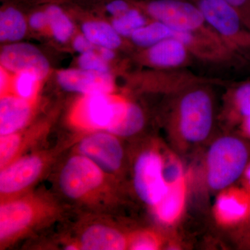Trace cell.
Listing matches in <instances>:
<instances>
[{
	"label": "cell",
	"mask_w": 250,
	"mask_h": 250,
	"mask_svg": "<svg viewBox=\"0 0 250 250\" xmlns=\"http://www.w3.org/2000/svg\"><path fill=\"white\" fill-rule=\"evenodd\" d=\"M99 54L100 57L106 61V62H110L114 58L115 53L113 49L104 48V47H99Z\"/></svg>",
	"instance_id": "obj_32"
},
{
	"label": "cell",
	"mask_w": 250,
	"mask_h": 250,
	"mask_svg": "<svg viewBox=\"0 0 250 250\" xmlns=\"http://www.w3.org/2000/svg\"><path fill=\"white\" fill-rule=\"evenodd\" d=\"M69 146L58 145L24 154L1 168L0 201L30 192L47 175Z\"/></svg>",
	"instance_id": "obj_4"
},
{
	"label": "cell",
	"mask_w": 250,
	"mask_h": 250,
	"mask_svg": "<svg viewBox=\"0 0 250 250\" xmlns=\"http://www.w3.org/2000/svg\"><path fill=\"white\" fill-rule=\"evenodd\" d=\"M236 11L250 31V0H224Z\"/></svg>",
	"instance_id": "obj_28"
},
{
	"label": "cell",
	"mask_w": 250,
	"mask_h": 250,
	"mask_svg": "<svg viewBox=\"0 0 250 250\" xmlns=\"http://www.w3.org/2000/svg\"><path fill=\"white\" fill-rule=\"evenodd\" d=\"M230 116L241 119L250 114V80L241 82L229 90L227 95Z\"/></svg>",
	"instance_id": "obj_20"
},
{
	"label": "cell",
	"mask_w": 250,
	"mask_h": 250,
	"mask_svg": "<svg viewBox=\"0 0 250 250\" xmlns=\"http://www.w3.org/2000/svg\"><path fill=\"white\" fill-rule=\"evenodd\" d=\"M0 202L1 250L45 229L66 214V206L47 192H28Z\"/></svg>",
	"instance_id": "obj_2"
},
{
	"label": "cell",
	"mask_w": 250,
	"mask_h": 250,
	"mask_svg": "<svg viewBox=\"0 0 250 250\" xmlns=\"http://www.w3.org/2000/svg\"><path fill=\"white\" fill-rule=\"evenodd\" d=\"M134 6L128 0H113L106 6V11L113 17L124 14Z\"/></svg>",
	"instance_id": "obj_29"
},
{
	"label": "cell",
	"mask_w": 250,
	"mask_h": 250,
	"mask_svg": "<svg viewBox=\"0 0 250 250\" xmlns=\"http://www.w3.org/2000/svg\"><path fill=\"white\" fill-rule=\"evenodd\" d=\"M29 24L35 30H41L48 24V18L45 11H36L29 18Z\"/></svg>",
	"instance_id": "obj_30"
},
{
	"label": "cell",
	"mask_w": 250,
	"mask_h": 250,
	"mask_svg": "<svg viewBox=\"0 0 250 250\" xmlns=\"http://www.w3.org/2000/svg\"><path fill=\"white\" fill-rule=\"evenodd\" d=\"M134 5L150 19L174 30L200 33L223 41L207 24L195 5L189 0H148Z\"/></svg>",
	"instance_id": "obj_8"
},
{
	"label": "cell",
	"mask_w": 250,
	"mask_h": 250,
	"mask_svg": "<svg viewBox=\"0 0 250 250\" xmlns=\"http://www.w3.org/2000/svg\"><path fill=\"white\" fill-rule=\"evenodd\" d=\"M248 212V205L233 192H224L215 205V213L221 223L231 224L241 220Z\"/></svg>",
	"instance_id": "obj_19"
},
{
	"label": "cell",
	"mask_w": 250,
	"mask_h": 250,
	"mask_svg": "<svg viewBox=\"0 0 250 250\" xmlns=\"http://www.w3.org/2000/svg\"><path fill=\"white\" fill-rule=\"evenodd\" d=\"M27 31V23L21 11L7 6L0 13V40L16 42L21 41Z\"/></svg>",
	"instance_id": "obj_18"
},
{
	"label": "cell",
	"mask_w": 250,
	"mask_h": 250,
	"mask_svg": "<svg viewBox=\"0 0 250 250\" xmlns=\"http://www.w3.org/2000/svg\"><path fill=\"white\" fill-rule=\"evenodd\" d=\"M1 67L6 71L35 73L40 80L49 71V64L44 54L35 46L26 42H14L3 47L0 55Z\"/></svg>",
	"instance_id": "obj_12"
},
{
	"label": "cell",
	"mask_w": 250,
	"mask_h": 250,
	"mask_svg": "<svg viewBox=\"0 0 250 250\" xmlns=\"http://www.w3.org/2000/svg\"><path fill=\"white\" fill-rule=\"evenodd\" d=\"M76 236L69 240L65 250H123L129 249L131 237L104 220H94L82 224Z\"/></svg>",
	"instance_id": "obj_11"
},
{
	"label": "cell",
	"mask_w": 250,
	"mask_h": 250,
	"mask_svg": "<svg viewBox=\"0 0 250 250\" xmlns=\"http://www.w3.org/2000/svg\"><path fill=\"white\" fill-rule=\"evenodd\" d=\"M210 81L189 85L178 93L171 114V124L185 141H205L214 121V104Z\"/></svg>",
	"instance_id": "obj_3"
},
{
	"label": "cell",
	"mask_w": 250,
	"mask_h": 250,
	"mask_svg": "<svg viewBox=\"0 0 250 250\" xmlns=\"http://www.w3.org/2000/svg\"><path fill=\"white\" fill-rule=\"evenodd\" d=\"M129 102L111 94L85 95L72 110L70 121L78 129L111 133L123 119Z\"/></svg>",
	"instance_id": "obj_6"
},
{
	"label": "cell",
	"mask_w": 250,
	"mask_h": 250,
	"mask_svg": "<svg viewBox=\"0 0 250 250\" xmlns=\"http://www.w3.org/2000/svg\"><path fill=\"white\" fill-rule=\"evenodd\" d=\"M9 78H8L6 70L3 67H1V71H0V89H1V95L4 94L5 90L8 86L9 83Z\"/></svg>",
	"instance_id": "obj_33"
},
{
	"label": "cell",
	"mask_w": 250,
	"mask_h": 250,
	"mask_svg": "<svg viewBox=\"0 0 250 250\" xmlns=\"http://www.w3.org/2000/svg\"><path fill=\"white\" fill-rule=\"evenodd\" d=\"M30 100L4 94L0 100V136L14 134L27 126L32 115Z\"/></svg>",
	"instance_id": "obj_15"
},
{
	"label": "cell",
	"mask_w": 250,
	"mask_h": 250,
	"mask_svg": "<svg viewBox=\"0 0 250 250\" xmlns=\"http://www.w3.org/2000/svg\"><path fill=\"white\" fill-rule=\"evenodd\" d=\"M159 238L151 231H144L131 235L129 250H154L159 249Z\"/></svg>",
	"instance_id": "obj_26"
},
{
	"label": "cell",
	"mask_w": 250,
	"mask_h": 250,
	"mask_svg": "<svg viewBox=\"0 0 250 250\" xmlns=\"http://www.w3.org/2000/svg\"><path fill=\"white\" fill-rule=\"evenodd\" d=\"M115 177L75 152L62 162L57 177L59 193L69 203L90 213H108L116 202Z\"/></svg>",
	"instance_id": "obj_1"
},
{
	"label": "cell",
	"mask_w": 250,
	"mask_h": 250,
	"mask_svg": "<svg viewBox=\"0 0 250 250\" xmlns=\"http://www.w3.org/2000/svg\"><path fill=\"white\" fill-rule=\"evenodd\" d=\"M242 125L244 131L250 136V114L242 120Z\"/></svg>",
	"instance_id": "obj_34"
},
{
	"label": "cell",
	"mask_w": 250,
	"mask_h": 250,
	"mask_svg": "<svg viewBox=\"0 0 250 250\" xmlns=\"http://www.w3.org/2000/svg\"><path fill=\"white\" fill-rule=\"evenodd\" d=\"M151 20L134 5L124 14L114 17L111 24L122 37L130 38L135 31L146 25Z\"/></svg>",
	"instance_id": "obj_22"
},
{
	"label": "cell",
	"mask_w": 250,
	"mask_h": 250,
	"mask_svg": "<svg viewBox=\"0 0 250 250\" xmlns=\"http://www.w3.org/2000/svg\"><path fill=\"white\" fill-rule=\"evenodd\" d=\"M39 81L40 79L34 72L25 71L16 74L14 82L15 95L31 101L35 95Z\"/></svg>",
	"instance_id": "obj_25"
},
{
	"label": "cell",
	"mask_w": 250,
	"mask_h": 250,
	"mask_svg": "<svg viewBox=\"0 0 250 250\" xmlns=\"http://www.w3.org/2000/svg\"><path fill=\"white\" fill-rule=\"evenodd\" d=\"M229 48L244 62L250 60V31L224 0H189Z\"/></svg>",
	"instance_id": "obj_5"
},
{
	"label": "cell",
	"mask_w": 250,
	"mask_h": 250,
	"mask_svg": "<svg viewBox=\"0 0 250 250\" xmlns=\"http://www.w3.org/2000/svg\"><path fill=\"white\" fill-rule=\"evenodd\" d=\"M57 80L64 90L84 95L111 94L114 88V82L109 72L102 73L81 68L70 69L59 72Z\"/></svg>",
	"instance_id": "obj_13"
},
{
	"label": "cell",
	"mask_w": 250,
	"mask_h": 250,
	"mask_svg": "<svg viewBox=\"0 0 250 250\" xmlns=\"http://www.w3.org/2000/svg\"><path fill=\"white\" fill-rule=\"evenodd\" d=\"M144 49L146 62L159 70L185 69L195 60L183 42L174 38L164 39Z\"/></svg>",
	"instance_id": "obj_14"
},
{
	"label": "cell",
	"mask_w": 250,
	"mask_h": 250,
	"mask_svg": "<svg viewBox=\"0 0 250 250\" xmlns=\"http://www.w3.org/2000/svg\"><path fill=\"white\" fill-rule=\"evenodd\" d=\"M75 152L88 158L113 177L120 173L124 162V149L118 136L106 131L87 134L77 143Z\"/></svg>",
	"instance_id": "obj_10"
},
{
	"label": "cell",
	"mask_w": 250,
	"mask_h": 250,
	"mask_svg": "<svg viewBox=\"0 0 250 250\" xmlns=\"http://www.w3.org/2000/svg\"><path fill=\"white\" fill-rule=\"evenodd\" d=\"M82 33L98 47L116 49L122 44V36L112 24L104 21H88L82 25Z\"/></svg>",
	"instance_id": "obj_17"
},
{
	"label": "cell",
	"mask_w": 250,
	"mask_h": 250,
	"mask_svg": "<svg viewBox=\"0 0 250 250\" xmlns=\"http://www.w3.org/2000/svg\"><path fill=\"white\" fill-rule=\"evenodd\" d=\"M185 184L182 176L171 181L165 196L154 207L158 218L165 223H172L182 213L185 202Z\"/></svg>",
	"instance_id": "obj_16"
},
{
	"label": "cell",
	"mask_w": 250,
	"mask_h": 250,
	"mask_svg": "<svg viewBox=\"0 0 250 250\" xmlns=\"http://www.w3.org/2000/svg\"><path fill=\"white\" fill-rule=\"evenodd\" d=\"M248 149L241 140L225 136L210 146L207 155V181L214 190H223L239 178L246 169Z\"/></svg>",
	"instance_id": "obj_7"
},
{
	"label": "cell",
	"mask_w": 250,
	"mask_h": 250,
	"mask_svg": "<svg viewBox=\"0 0 250 250\" xmlns=\"http://www.w3.org/2000/svg\"><path fill=\"white\" fill-rule=\"evenodd\" d=\"M145 125V115L142 108L136 104L129 102L123 119L111 134L118 137H129L139 133Z\"/></svg>",
	"instance_id": "obj_24"
},
{
	"label": "cell",
	"mask_w": 250,
	"mask_h": 250,
	"mask_svg": "<svg viewBox=\"0 0 250 250\" xmlns=\"http://www.w3.org/2000/svg\"><path fill=\"white\" fill-rule=\"evenodd\" d=\"M95 46L84 35L76 36L73 41V47L81 54L95 51Z\"/></svg>",
	"instance_id": "obj_31"
},
{
	"label": "cell",
	"mask_w": 250,
	"mask_h": 250,
	"mask_svg": "<svg viewBox=\"0 0 250 250\" xmlns=\"http://www.w3.org/2000/svg\"><path fill=\"white\" fill-rule=\"evenodd\" d=\"M79 66L83 70L102 73L109 72L108 62L104 60L100 54L95 52H88L82 54L78 59Z\"/></svg>",
	"instance_id": "obj_27"
},
{
	"label": "cell",
	"mask_w": 250,
	"mask_h": 250,
	"mask_svg": "<svg viewBox=\"0 0 250 250\" xmlns=\"http://www.w3.org/2000/svg\"><path fill=\"white\" fill-rule=\"evenodd\" d=\"M170 28L158 21L151 20L146 25L135 31L130 37L134 45L147 48L170 38Z\"/></svg>",
	"instance_id": "obj_21"
},
{
	"label": "cell",
	"mask_w": 250,
	"mask_h": 250,
	"mask_svg": "<svg viewBox=\"0 0 250 250\" xmlns=\"http://www.w3.org/2000/svg\"><path fill=\"white\" fill-rule=\"evenodd\" d=\"M246 177L247 179H248V182H249L250 183V165L246 170Z\"/></svg>",
	"instance_id": "obj_35"
},
{
	"label": "cell",
	"mask_w": 250,
	"mask_h": 250,
	"mask_svg": "<svg viewBox=\"0 0 250 250\" xmlns=\"http://www.w3.org/2000/svg\"><path fill=\"white\" fill-rule=\"evenodd\" d=\"M48 18V24L54 39L60 42L69 40L74 31V26L60 6L49 5L45 9Z\"/></svg>",
	"instance_id": "obj_23"
},
{
	"label": "cell",
	"mask_w": 250,
	"mask_h": 250,
	"mask_svg": "<svg viewBox=\"0 0 250 250\" xmlns=\"http://www.w3.org/2000/svg\"><path fill=\"white\" fill-rule=\"evenodd\" d=\"M135 191L141 201L155 207L168 189L164 162L159 153L147 150L140 154L134 168Z\"/></svg>",
	"instance_id": "obj_9"
}]
</instances>
